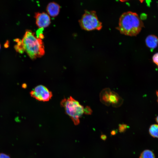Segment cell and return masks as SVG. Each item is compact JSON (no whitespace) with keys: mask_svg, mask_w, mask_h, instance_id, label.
Listing matches in <instances>:
<instances>
[{"mask_svg":"<svg viewBox=\"0 0 158 158\" xmlns=\"http://www.w3.org/2000/svg\"><path fill=\"white\" fill-rule=\"evenodd\" d=\"M143 26V22L136 13L128 11L120 16L117 29L122 34L133 36L138 34Z\"/></svg>","mask_w":158,"mask_h":158,"instance_id":"obj_1","label":"cell"},{"mask_svg":"<svg viewBox=\"0 0 158 158\" xmlns=\"http://www.w3.org/2000/svg\"><path fill=\"white\" fill-rule=\"evenodd\" d=\"M22 40L24 51L32 60L40 58L45 54L43 42L42 39L35 35L31 30H27Z\"/></svg>","mask_w":158,"mask_h":158,"instance_id":"obj_2","label":"cell"},{"mask_svg":"<svg viewBox=\"0 0 158 158\" xmlns=\"http://www.w3.org/2000/svg\"><path fill=\"white\" fill-rule=\"evenodd\" d=\"M61 105L64 108L66 114L71 118L74 124L80 123V118L84 113V108L79 102L71 96L61 100Z\"/></svg>","mask_w":158,"mask_h":158,"instance_id":"obj_3","label":"cell"},{"mask_svg":"<svg viewBox=\"0 0 158 158\" xmlns=\"http://www.w3.org/2000/svg\"><path fill=\"white\" fill-rule=\"evenodd\" d=\"M79 22L82 28L87 31L100 30L102 27V23L98 19L96 12L93 11H85Z\"/></svg>","mask_w":158,"mask_h":158,"instance_id":"obj_4","label":"cell"},{"mask_svg":"<svg viewBox=\"0 0 158 158\" xmlns=\"http://www.w3.org/2000/svg\"><path fill=\"white\" fill-rule=\"evenodd\" d=\"M30 94L36 99L43 102L49 101L52 96V92L42 85L36 86L30 92Z\"/></svg>","mask_w":158,"mask_h":158,"instance_id":"obj_5","label":"cell"},{"mask_svg":"<svg viewBox=\"0 0 158 158\" xmlns=\"http://www.w3.org/2000/svg\"><path fill=\"white\" fill-rule=\"evenodd\" d=\"M35 18L36 24L39 28H46L50 24V17L47 13L45 12L35 13Z\"/></svg>","mask_w":158,"mask_h":158,"instance_id":"obj_6","label":"cell"},{"mask_svg":"<svg viewBox=\"0 0 158 158\" xmlns=\"http://www.w3.org/2000/svg\"><path fill=\"white\" fill-rule=\"evenodd\" d=\"M60 6L57 3L52 2L49 3L46 8L47 13L49 16L55 17L57 16L60 12Z\"/></svg>","mask_w":158,"mask_h":158,"instance_id":"obj_7","label":"cell"},{"mask_svg":"<svg viewBox=\"0 0 158 158\" xmlns=\"http://www.w3.org/2000/svg\"><path fill=\"white\" fill-rule=\"evenodd\" d=\"M145 42L146 45L148 47L151 49H154L157 46L158 38L155 35H149L146 37Z\"/></svg>","mask_w":158,"mask_h":158,"instance_id":"obj_8","label":"cell"},{"mask_svg":"<svg viewBox=\"0 0 158 158\" xmlns=\"http://www.w3.org/2000/svg\"><path fill=\"white\" fill-rule=\"evenodd\" d=\"M122 101V99L117 93L111 91L109 97L110 103L114 107H117L121 104Z\"/></svg>","mask_w":158,"mask_h":158,"instance_id":"obj_9","label":"cell"},{"mask_svg":"<svg viewBox=\"0 0 158 158\" xmlns=\"http://www.w3.org/2000/svg\"><path fill=\"white\" fill-rule=\"evenodd\" d=\"M111 91L109 89L106 88L101 92L100 97L101 102L105 105H109L110 104L109 97Z\"/></svg>","mask_w":158,"mask_h":158,"instance_id":"obj_10","label":"cell"},{"mask_svg":"<svg viewBox=\"0 0 158 158\" xmlns=\"http://www.w3.org/2000/svg\"><path fill=\"white\" fill-rule=\"evenodd\" d=\"M149 132L150 135L152 137L158 138V124L151 125L149 127Z\"/></svg>","mask_w":158,"mask_h":158,"instance_id":"obj_11","label":"cell"},{"mask_svg":"<svg viewBox=\"0 0 158 158\" xmlns=\"http://www.w3.org/2000/svg\"><path fill=\"white\" fill-rule=\"evenodd\" d=\"M139 158H155L153 152L149 150H145L141 153Z\"/></svg>","mask_w":158,"mask_h":158,"instance_id":"obj_12","label":"cell"},{"mask_svg":"<svg viewBox=\"0 0 158 158\" xmlns=\"http://www.w3.org/2000/svg\"><path fill=\"white\" fill-rule=\"evenodd\" d=\"M15 40L17 42V45L15 46V49L17 51L20 53H23L24 51L22 44V40L19 39Z\"/></svg>","mask_w":158,"mask_h":158,"instance_id":"obj_13","label":"cell"},{"mask_svg":"<svg viewBox=\"0 0 158 158\" xmlns=\"http://www.w3.org/2000/svg\"><path fill=\"white\" fill-rule=\"evenodd\" d=\"M92 112V111L91 108L87 106L84 108V113L87 115H91Z\"/></svg>","mask_w":158,"mask_h":158,"instance_id":"obj_14","label":"cell"},{"mask_svg":"<svg viewBox=\"0 0 158 158\" xmlns=\"http://www.w3.org/2000/svg\"><path fill=\"white\" fill-rule=\"evenodd\" d=\"M127 127V125L126 124H120L119 125V130L121 132H124L126 129Z\"/></svg>","mask_w":158,"mask_h":158,"instance_id":"obj_15","label":"cell"},{"mask_svg":"<svg viewBox=\"0 0 158 158\" xmlns=\"http://www.w3.org/2000/svg\"><path fill=\"white\" fill-rule=\"evenodd\" d=\"M152 59L153 62L158 66V52L155 53L153 55Z\"/></svg>","mask_w":158,"mask_h":158,"instance_id":"obj_16","label":"cell"},{"mask_svg":"<svg viewBox=\"0 0 158 158\" xmlns=\"http://www.w3.org/2000/svg\"><path fill=\"white\" fill-rule=\"evenodd\" d=\"M0 158H11L10 156L4 153H0Z\"/></svg>","mask_w":158,"mask_h":158,"instance_id":"obj_17","label":"cell"},{"mask_svg":"<svg viewBox=\"0 0 158 158\" xmlns=\"http://www.w3.org/2000/svg\"><path fill=\"white\" fill-rule=\"evenodd\" d=\"M100 137L101 139L104 140H105L107 138V136L105 135H101Z\"/></svg>","mask_w":158,"mask_h":158,"instance_id":"obj_18","label":"cell"},{"mask_svg":"<svg viewBox=\"0 0 158 158\" xmlns=\"http://www.w3.org/2000/svg\"><path fill=\"white\" fill-rule=\"evenodd\" d=\"M116 134V132L115 130H113L111 132V134L112 135H114Z\"/></svg>","mask_w":158,"mask_h":158,"instance_id":"obj_19","label":"cell"},{"mask_svg":"<svg viewBox=\"0 0 158 158\" xmlns=\"http://www.w3.org/2000/svg\"><path fill=\"white\" fill-rule=\"evenodd\" d=\"M155 121L157 123H158V115L155 118Z\"/></svg>","mask_w":158,"mask_h":158,"instance_id":"obj_20","label":"cell"},{"mask_svg":"<svg viewBox=\"0 0 158 158\" xmlns=\"http://www.w3.org/2000/svg\"><path fill=\"white\" fill-rule=\"evenodd\" d=\"M156 94L157 96V102L158 103V90H157L156 92Z\"/></svg>","mask_w":158,"mask_h":158,"instance_id":"obj_21","label":"cell"},{"mask_svg":"<svg viewBox=\"0 0 158 158\" xmlns=\"http://www.w3.org/2000/svg\"><path fill=\"white\" fill-rule=\"evenodd\" d=\"M0 48H1V45H0Z\"/></svg>","mask_w":158,"mask_h":158,"instance_id":"obj_22","label":"cell"}]
</instances>
